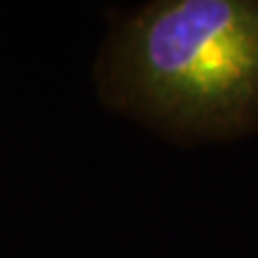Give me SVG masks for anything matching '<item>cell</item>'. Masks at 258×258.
I'll return each instance as SVG.
<instances>
[{"mask_svg":"<svg viewBox=\"0 0 258 258\" xmlns=\"http://www.w3.org/2000/svg\"><path fill=\"white\" fill-rule=\"evenodd\" d=\"M125 69L149 106L191 127H239L258 110V3L168 0L127 30Z\"/></svg>","mask_w":258,"mask_h":258,"instance_id":"cell-1","label":"cell"}]
</instances>
